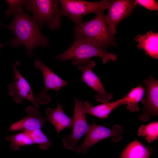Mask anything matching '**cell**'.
<instances>
[{"label":"cell","instance_id":"1","mask_svg":"<svg viewBox=\"0 0 158 158\" xmlns=\"http://www.w3.org/2000/svg\"><path fill=\"white\" fill-rule=\"evenodd\" d=\"M5 27L11 30L14 35L9 42L11 46L17 48L24 45L29 56H33L32 51L36 47L47 48L49 46V40L41 33L37 21L23 11L14 14L12 22Z\"/></svg>","mask_w":158,"mask_h":158},{"label":"cell","instance_id":"2","mask_svg":"<svg viewBox=\"0 0 158 158\" xmlns=\"http://www.w3.org/2000/svg\"><path fill=\"white\" fill-rule=\"evenodd\" d=\"M73 31L75 35L103 49L116 46L114 35L105 20L104 11L96 14L92 19L75 25Z\"/></svg>","mask_w":158,"mask_h":158},{"label":"cell","instance_id":"3","mask_svg":"<svg viewBox=\"0 0 158 158\" xmlns=\"http://www.w3.org/2000/svg\"><path fill=\"white\" fill-rule=\"evenodd\" d=\"M94 57L101 58L105 64L110 60L116 61L117 56L97 47L84 38L75 35L72 45L65 51L53 58L59 62L71 60L72 64L76 66L80 63L90 60Z\"/></svg>","mask_w":158,"mask_h":158},{"label":"cell","instance_id":"4","mask_svg":"<svg viewBox=\"0 0 158 158\" xmlns=\"http://www.w3.org/2000/svg\"><path fill=\"white\" fill-rule=\"evenodd\" d=\"M24 9L32 13L40 29L46 25L52 30L60 29L63 16L59 0H27Z\"/></svg>","mask_w":158,"mask_h":158},{"label":"cell","instance_id":"5","mask_svg":"<svg viewBox=\"0 0 158 158\" xmlns=\"http://www.w3.org/2000/svg\"><path fill=\"white\" fill-rule=\"evenodd\" d=\"M63 16L69 18L75 25L83 22L82 18L88 14H95L107 8L106 0L92 2L80 0H59Z\"/></svg>","mask_w":158,"mask_h":158},{"label":"cell","instance_id":"6","mask_svg":"<svg viewBox=\"0 0 158 158\" xmlns=\"http://www.w3.org/2000/svg\"><path fill=\"white\" fill-rule=\"evenodd\" d=\"M123 128L116 124H114L111 129L95 124L92 121L89 130L85 135V138L76 151L77 152L85 154L93 145L108 138L111 137L114 142H119L124 133Z\"/></svg>","mask_w":158,"mask_h":158},{"label":"cell","instance_id":"7","mask_svg":"<svg viewBox=\"0 0 158 158\" xmlns=\"http://www.w3.org/2000/svg\"><path fill=\"white\" fill-rule=\"evenodd\" d=\"M75 105L71 135H68L62 139L64 147L66 149L76 150L77 145L81 138L85 135L90 127L87 121L83 110V100H78L74 98Z\"/></svg>","mask_w":158,"mask_h":158},{"label":"cell","instance_id":"8","mask_svg":"<svg viewBox=\"0 0 158 158\" xmlns=\"http://www.w3.org/2000/svg\"><path fill=\"white\" fill-rule=\"evenodd\" d=\"M106 5L108 11L104 19L114 35L117 25L131 14L137 4L133 0H106Z\"/></svg>","mask_w":158,"mask_h":158},{"label":"cell","instance_id":"9","mask_svg":"<svg viewBox=\"0 0 158 158\" xmlns=\"http://www.w3.org/2000/svg\"><path fill=\"white\" fill-rule=\"evenodd\" d=\"M20 64V61L17 60L13 65L14 80L9 85L8 94L16 103H21L24 99L32 103L37 109L39 104L35 98L29 83L18 69Z\"/></svg>","mask_w":158,"mask_h":158},{"label":"cell","instance_id":"10","mask_svg":"<svg viewBox=\"0 0 158 158\" xmlns=\"http://www.w3.org/2000/svg\"><path fill=\"white\" fill-rule=\"evenodd\" d=\"M95 66L94 61L90 59L79 63L76 66L82 72L81 80L97 93L95 97V99L102 103H106L112 99V95L106 91L99 78L92 71Z\"/></svg>","mask_w":158,"mask_h":158},{"label":"cell","instance_id":"11","mask_svg":"<svg viewBox=\"0 0 158 158\" xmlns=\"http://www.w3.org/2000/svg\"><path fill=\"white\" fill-rule=\"evenodd\" d=\"M34 67L40 69L43 75L44 88L36 97L38 103L43 104L48 103L51 101V97L46 94L50 90L58 92L62 87L66 86L67 82L63 80L55 73L42 61L36 60L35 62Z\"/></svg>","mask_w":158,"mask_h":158},{"label":"cell","instance_id":"12","mask_svg":"<svg viewBox=\"0 0 158 158\" xmlns=\"http://www.w3.org/2000/svg\"><path fill=\"white\" fill-rule=\"evenodd\" d=\"M147 92L146 98L140 100L143 106L142 113L138 119L144 121H150L152 116L158 115V81L152 76L143 81Z\"/></svg>","mask_w":158,"mask_h":158},{"label":"cell","instance_id":"13","mask_svg":"<svg viewBox=\"0 0 158 158\" xmlns=\"http://www.w3.org/2000/svg\"><path fill=\"white\" fill-rule=\"evenodd\" d=\"M27 116L11 125L8 129L11 131H31L41 129L45 120L35 107L30 106L25 110Z\"/></svg>","mask_w":158,"mask_h":158},{"label":"cell","instance_id":"14","mask_svg":"<svg viewBox=\"0 0 158 158\" xmlns=\"http://www.w3.org/2000/svg\"><path fill=\"white\" fill-rule=\"evenodd\" d=\"M63 107L58 103L56 109L49 107L46 110V117L54 126L58 134L64 129H71L73 124L72 118H69L64 113Z\"/></svg>","mask_w":158,"mask_h":158},{"label":"cell","instance_id":"15","mask_svg":"<svg viewBox=\"0 0 158 158\" xmlns=\"http://www.w3.org/2000/svg\"><path fill=\"white\" fill-rule=\"evenodd\" d=\"M126 104L125 97L115 101L102 103L95 106H93L91 103L85 101L83 103V110L85 114L100 118H106L115 109L120 105Z\"/></svg>","mask_w":158,"mask_h":158},{"label":"cell","instance_id":"16","mask_svg":"<svg viewBox=\"0 0 158 158\" xmlns=\"http://www.w3.org/2000/svg\"><path fill=\"white\" fill-rule=\"evenodd\" d=\"M138 42L137 47L138 50L143 49L146 54L154 59L158 58V33L152 31L147 32L146 34H139L134 38Z\"/></svg>","mask_w":158,"mask_h":158},{"label":"cell","instance_id":"17","mask_svg":"<svg viewBox=\"0 0 158 158\" xmlns=\"http://www.w3.org/2000/svg\"><path fill=\"white\" fill-rule=\"evenodd\" d=\"M150 152L137 140L129 143L121 153L119 158H149Z\"/></svg>","mask_w":158,"mask_h":158},{"label":"cell","instance_id":"18","mask_svg":"<svg viewBox=\"0 0 158 158\" xmlns=\"http://www.w3.org/2000/svg\"><path fill=\"white\" fill-rule=\"evenodd\" d=\"M145 89L141 85L133 88L125 96L126 101V108L132 112L138 111L140 110L138 103L143 98Z\"/></svg>","mask_w":158,"mask_h":158},{"label":"cell","instance_id":"19","mask_svg":"<svg viewBox=\"0 0 158 158\" xmlns=\"http://www.w3.org/2000/svg\"><path fill=\"white\" fill-rule=\"evenodd\" d=\"M6 140L10 142L11 150L15 151L19 150L21 146H29L34 144L26 131L8 135L6 137Z\"/></svg>","mask_w":158,"mask_h":158},{"label":"cell","instance_id":"20","mask_svg":"<svg viewBox=\"0 0 158 158\" xmlns=\"http://www.w3.org/2000/svg\"><path fill=\"white\" fill-rule=\"evenodd\" d=\"M138 135L144 137L148 143L156 140L158 137V122L155 121L141 125L138 130Z\"/></svg>","mask_w":158,"mask_h":158},{"label":"cell","instance_id":"21","mask_svg":"<svg viewBox=\"0 0 158 158\" xmlns=\"http://www.w3.org/2000/svg\"><path fill=\"white\" fill-rule=\"evenodd\" d=\"M26 131L32 139L34 144H38L41 149L47 150L52 146L50 140L42 132L41 129Z\"/></svg>","mask_w":158,"mask_h":158},{"label":"cell","instance_id":"22","mask_svg":"<svg viewBox=\"0 0 158 158\" xmlns=\"http://www.w3.org/2000/svg\"><path fill=\"white\" fill-rule=\"evenodd\" d=\"M8 8L5 11L6 15L9 17L12 14L23 11L22 6L26 5L27 0H7Z\"/></svg>","mask_w":158,"mask_h":158},{"label":"cell","instance_id":"23","mask_svg":"<svg viewBox=\"0 0 158 158\" xmlns=\"http://www.w3.org/2000/svg\"><path fill=\"white\" fill-rule=\"evenodd\" d=\"M135 1L137 4H138L148 9L158 11V4L156 0H135Z\"/></svg>","mask_w":158,"mask_h":158},{"label":"cell","instance_id":"24","mask_svg":"<svg viewBox=\"0 0 158 158\" xmlns=\"http://www.w3.org/2000/svg\"><path fill=\"white\" fill-rule=\"evenodd\" d=\"M8 44V43H6V44H0V48L1 46H2L4 45H5V44Z\"/></svg>","mask_w":158,"mask_h":158},{"label":"cell","instance_id":"25","mask_svg":"<svg viewBox=\"0 0 158 158\" xmlns=\"http://www.w3.org/2000/svg\"><path fill=\"white\" fill-rule=\"evenodd\" d=\"M2 25L1 23H0V25Z\"/></svg>","mask_w":158,"mask_h":158}]
</instances>
